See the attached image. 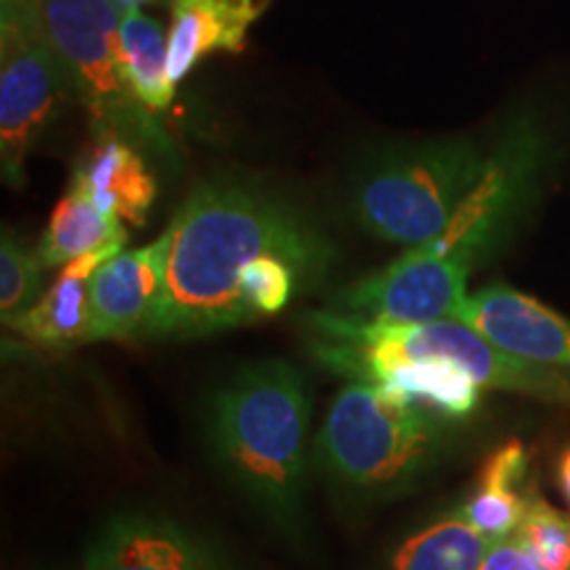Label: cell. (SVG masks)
Here are the masks:
<instances>
[{
    "mask_svg": "<svg viewBox=\"0 0 570 570\" xmlns=\"http://www.w3.org/2000/svg\"><path fill=\"white\" fill-rule=\"evenodd\" d=\"M167 233L164 288L140 333L154 341L198 338L254 323L240 281L259 256H285L309 283L323 277L336 256L304 212L259 185L233 180L198 185Z\"/></svg>",
    "mask_w": 570,
    "mask_h": 570,
    "instance_id": "obj_1",
    "label": "cell"
},
{
    "mask_svg": "<svg viewBox=\"0 0 570 570\" xmlns=\"http://www.w3.org/2000/svg\"><path fill=\"white\" fill-rule=\"evenodd\" d=\"M309 394L285 360L240 367L206 410V436L223 473L262 515L296 531L304 512Z\"/></svg>",
    "mask_w": 570,
    "mask_h": 570,
    "instance_id": "obj_2",
    "label": "cell"
},
{
    "mask_svg": "<svg viewBox=\"0 0 570 570\" xmlns=\"http://www.w3.org/2000/svg\"><path fill=\"white\" fill-rule=\"evenodd\" d=\"M489 159L491 146L468 135L391 148L356 177L354 219L386 244H425L446 230L479 188Z\"/></svg>",
    "mask_w": 570,
    "mask_h": 570,
    "instance_id": "obj_3",
    "label": "cell"
},
{
    "mask_svg": "<svg viewBox=\"0 0 570 570\" xmlns=\"http://www.w3.org/2000/svg\"><path fill=\"white\" fill-rule=\"evenodd\" d=\"M441 417L399 402L373 383L348 381L315 439L323 473L348 494L386 497L407 489L441 444Z\"/></svg>",
    "mask_w": 570,
    "mask_h": 570,
    "instance_id": "obj_4",
    "label": "cell"
},
{
    "mask_svg": "<svg viewBox=\"0 0 570 570\" xmlns=\"http://www.w3.org/2000/svg\"><path fill=\"white\" fill-rule=\"evenodd\" d=\"M552 146L544 119L531 109L518 111L491 142L487 175L446 230L425 244L410 246L446 288L468 294V277L481 256L497 248L539 196L552 164Z\"/></svg>",
    "mask_w": 570,
    "mask_h": 570,
    "instance_id": "obj_5",
    "label": "cell"
},
{
    "mask_svg": "<svg viewBox=\"0 0 570 570\" xmlns=\"http://www.w3.org/2000/svg\"><path fill=\"white\" fill-rule=\"evenodd\" d=\"M48 38L67 69L69 85L88 111L98 140H125L142 154L180 169L175 140L156 114L135 96L119 59V13L114 0H42Z\"/></svg>",
    "mask_w": 570,
    "mask_h": 570,
    "instance_id": "obj_6",
    "label": "cell"
},
{
    "mask_svg": "<svg viewBox=\"0 0 570 570\" xmlns=\"http://www.w3.org/2000/svg\"><path fill=\"white\" fill-rule=\"evenodd\" d=\"M312 338L362 348V352L410 356V360H444L473 375L481 389L512 391L570 404V373L560 367L533 365L491 344L462 320L436 323H365L338 312H312Z\"/></svg>",
    "mask_w": 570,
    "mask_h": 570,
    "instance_id": "obj_7",
    "label": "cell"
},
{
    "mask_svg": "<svg viewBox=\"0 0 570 570\" xmlns=\"http://www.w3.org/2000/svg\"><path fill=\"white\" fill-rule=\"evenodd\" d=\"M67 85L42 0L0 9V173L11 188L27 183V156L59 114Z\"/></svg>",
    "mask_w": 570,
    "mask_h": 570,
    "instance_id": "obj_8",
    "label": "cell"
},
{
    "mask_svg": "<svg viewBox=\"0 0 570 570\" xmlns=\"http://www.w3.org/2000/svg\"><path fill=\"white\" fill-rule=\"evenodd\" d=\"M312 354L320 365L346 381L373 383L399 402L415 404L436 417L460 420L481 404V386L460 365L444 360H410L362 352V348L312 338Z\"/></svg>",
    "mask_w": 570,
    "mask_h": 570,
    "instance_id": "obj_9",
    "label": "cell"
},
{
    "mask_svg": "<svg viewBox=\"0 0 570 570\" xmlns=\"http://www.w3.org/2000/svg\"><path fill=\"white\" fill-rule=\"evenodd\" d=\"M458 320L512 356L570 370V320L508 283H489L470 294Z\"/></svg>",
    "mask_w": 570,
    "mask_h": 570,
    "instance_id": "obj_10",
    "label": "cell"
},
{
    "mask_svg": "<svg viewBox=\"0 0 570 570\" xmlns=\"http://www.w3.org/2000/svg\"><path fill=\"white\" fill-rule=\"evenodd\" d=\"M85 570H233L212 544L151 512H125L98 531Z\"/></svg>",
    "mask_w": 570,
    "mask_h": 570,
    "instance_id": "obj_11",
    "label": "cell"
},
{
    "mask_svg": "<svg viewBox=\"0 0 570 570\" xmlns=\"http://www.w3.org/2000/svg\"><path fill=\"white\" fill-rule=\"evenodd\" d=\"M169 233L154 244L114 254L90 283L88 344L140 336L159 304L167 273Z\"/></svg>",
    "mask_w": 570,
    "mask_h": 570,
    "instance_id": "obj_12",
    "label": "cell"
},
{
    "mask_svg": "<svg viewBox=\"0 0 570 570\" xmlns=\"http://www.w3.org/2000/svg\"><path fill=\"white\" fill-rule=\"evenodd\" d=\"M114 248L85 254L69 262L56 275L51 288L35 302L30 309L13 317L11 327L27 344L46 348V352H67L80 344H88V317H90V283L104 262H109Z\"/></svg>",
    "mask_w": 570,
    "mask_h": 570,
    "instance_id": "obj_13",
    "label": "cell"
},
{
    "mask_svg": "<svg viewBox=\"0 0 570 570\" xmlns=\"http://www.w3.org/2000/svg\"><path fill=\"white\" fill-rule=\"evenodd\" d=\"M262 13L256 0H173L169 77L177 85L214 51L240 53L248 27Z\"/></svg>",
    "mask_w": 570,
    "mask_h": 570,
    "instance_id": "obj_14",
    "label": "cell"
},
{
    "mask_svg": "<svg viewBox=\"0 0 570 570\" xmlns=\"http://www.w3.org/2000/svg\"><path fill=\"white\" fill-rule=\"evenodd\" d=\"M104 212L125 225H146L156 202V177L142 151L125 140H98L96 151L71 175Z\"/></svg>",
    "mask_w": 570,
    "mask_h": 570,
    "instance_id": "obj_15",
    "label": "cell"
},
{
    "mask_svg": "<svg viewBox=\"0 0 570 570\" xmlns=\"http://www.w3.org/2000/svg\"><path fill=\"white\" fill-rule=\"evenodd\" d=\"M125 244L127 227L122 219L104 212L80 183L71 180L69 190L56 204L35 252H38L42 267L61 269L80 256L104 252V248L122 252Z\"/></svg>",
    "mask_w": 570,
    "mask_h": 570,
    "instance_id": "obj_16",
    "label": "cell"
},
{
    "mask_svg": "<svg viewBox=\"0 0 570 570\" xmlns=\"http://www.w3.org/2000/svg\"><path fill=\"white\" fill-rule=\"evenodd\" d=\"M525 468H529V458H525V449L520 441H510V444L499 446L483 462L479 487L465 499V504L458 508L460 515L481 537H487L491 544L510 539L512 533H518L520 523H523L531 499L520 494Z\"/></svg>",
    "mask_w": 570,
    "mask_h": 570,
    "instance_id": "obj_17",
    "label": "cell"
},
{
    "mask_svg": "<svg viewBox=\"0 0 570 570\" xmlns=\"http://www.w3.org/2000/svg\"><path fill=\"white\" fill-rule=\"evenodd\" d=\"M119 59L135 96L154 114L167 111L175 96V82L169 77V35L140 9L122 11Z\"/></svg>",
    "mask_w": 570,
    "mask_h": 570,
    "instance_id": "obj_18",
    "label": "cell"
},
{
    "mask_svg": "<svg viewBox=\"0 0 570 570\" xmlns=\"http://www.w3.org/2000/svg\"><path fill=\"white\" fill-rule=\"evenodd\" d=\"M489 547L491 541L454 510L404 539L389 570H481Z\"/></svg>",
    "mask_w": 570,
    "mask_h": 570,
    "instance_id": "obj_19",
    "label": "cell"
},
{
    "mask_svg": "<svg viewBox=\"0 0 570 570\" xmlns=\"http://www.w3.org/2000/svg\"><path fill=\"white\" fill-rule=\"evenodd\" d=\"M312 285L294 262L277 254H265L246 267L240 281V298L252 320L273 317L288 306L298 288Z\"/></svg>",
    "mask_w": 570,
    "mask_h": 570,
    "instance_id": "obj_20",
    "label": "cell"
},
{
    "mask_svg": "<svg viewBox=\"0 0 570 570\" xmlns=\"http://www.w3.org/2000/svg\"><path fill=\"white\" fill-rule=\"evenodd\" d=\"M42 262L38 252L27 248L11 230L0 240V315L11 323L40 298Z\"/></svg>",
    "mask_w": 570,
    "mask_h": 570,
    "instance_id": "obj_21",
    "label": "cell"
},
{
    "mask_svg": "<svg viewBox=\"0 0 570 570\" xmlns=\"http://www.w3.org/2000/svg\"><path fill=\"white\" fill-rule=\"evenodd\" d=\"M518 537L541 570H570V515H562L547 499L531 494Z\"/></svg>",
    "mask_w": 570,
    "mask_h": 570,
    "instance_id": "obj_22",
    "label": "cell"
},
{
    "mask_svg": "<svg viewBox=\"0 0 570 570\" xmlns=\"http://www.w3.org/2000/svg\"><path fill=\"white\" fill-rule=\"evenodd\" d=\"M481 570H541V568L529 547H525V541L520 539L518 533H512L510 539H502L489 547Z\"/></svg>",
    "mask_w": 570,
    "mask_h": 570,
    "instance_id": "obj_23",
    "label": "cell"
},
{
    "mask_svg": "<svg viewBox=\"0 0 570 570\" xmlns=\"http://www.w3.org/2000/svg\"><path fill=\"white\" fill-rule=\"evenodd\" d=\"M558 479H560L562 497H566V499H568V504H570V449H568L566 454H562L560 468H558Z\"/></svg>",
    "mask_w": 570,
    "mask_h": 570,
    "instance_id": "obj_24",
    "label": "cell"
},
{
    "mask_svg": "<svg viewBox=\"0 0 570 570\" xmlns=\"http://www.w3.org/2000/svg\"><path fill=\"white\" fill-rule=\"evenodd\" d=\"M114 3H117L119 11H125V9H138V6L146 3V0H114Z\"/></svg>",
    "mask_w": 570,
    "mask_h": 570,
    "instance_id": "obj_25",
    "label": "cell"
},
{
    "mask_svg": "<svg viewBox=\"0 0 570 570\" xmlns=\"http://www.w3.org/2000/svg\"><path fill=\"white\" fill-rule=\"evenodd\" d=\"M17 3H35V0H0V9H9V6Z\"/></svg>",
    "mask_w": 570,
    "mask_h": 570,
    "instance_id": "obj_26",
    "label": "cell"
}]
</instances>
